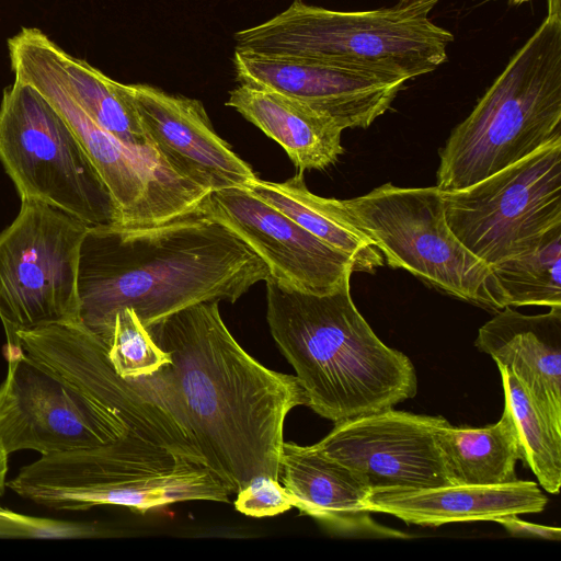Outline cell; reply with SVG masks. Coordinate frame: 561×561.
I'll list each match as a JSON object with an SVG mask.
<instances>
[{"label": "cell", "instance_id": "25", "mask_svg": "<svg viewBox=\"0 0 561 561\" xmlns=\"http://www.w3.org/2000/svg\"><path fill=\"white\" fill-rule=\"evenodd\" d=\"M107 357L115 373L124 379L151 375L169 362V355L129 308L115 316Z\"/></svg>", "mask_w": 561, "mask_h": 561}, {"label": "cell", "instance_id": "13", "mask_svg": "<svg viewBox=\"0 0 561 561\" xmlns=\"http://www.w3.org/2000/svg\"><path fill=\"white\" fill-rule=\"evenodd\" d=\"M239 237L266 264L270 276L297 289L324 294L355 272L353 261L247 187L209 192L198 209Z\"/></svg>", "mask_w": 561, "mask_h": 561}, {"label": "cell", "instance_id": "3", "mask_svg": "<svg viewBox=\"0 0 561 561\" xmlns=\"http://www.w3.org/2000/svg\"><path fill=\"white\" fill-rule=\"evenodd\" d=\"M265 284L271 334L313 412L339 423L394 408L416 394L414 365L381 342L359 313L351 276L324 294L271 276Z\"/></svg>", "mask_w": 561, "mask_h": 561}, {"label": "cell", "instance_id": "10", "mask_svg": "<svg viewBox=\"0 0 561 561\" xmlns=\"http://www.w3.org/2000/svg\"><path fill=\"white\" fill-rule=\"evenodd\" d=\"M88 226L37 201H21L0 232V320L5 347L18 333L80 321L78 267Z\"/></svg>", "mask_w": 561, "mask_h": 561}, {"label": "cell", "instance_id": "12", "mask_svg": "<svg viewBox=\"0 0 561 561\" xmlns=\"http://www.w3.org/2000/svg\"><path fill=\"white\" fill-rule=\"evenodd\" d=\"M447 420L393 408L335 423L313 447L370 490L453 485L435 431Z\"/></svg>", "mask_w": 561, "mask_h": 561}, {"label": "cell", "instance_id": "4", "mask_svg": "<svg viewBox=\"0 0 561 561\" xmlns=\"http://www.w3.org/2000/svg\"><path fill=\"white\" fill-rule=\"evenodd\" d=\"M438 0H398L373 10L339 11L294 2L234 34L236 50L308 59L408 81L447 61L454 34L430 14Z\"/></svg>", "mask_w": 561, "mask_h": 561}, {"label": "cell", "instance_id": "15", "mask_svg": "<svg viewBox=\"0 0 561 561\" xmlns=\"http://www.w3.org/2000/svg\"><path fill=\"white\" fill-rule=\"evenodd\" d=\"M151 146L181 176L208 193L247 187L257 176L220 138L199 100L127 84Z\"/></svg>", "mask_w": 561, "mask_h": 561}, {"label": "cell", "instance_id": "6", "mask_svg": "<svg viewBox=\"0 0 561 561\" xmlns=\"http://www.w3.org/2000/svg\"><path fill=\"white\" fill-rule=\"evenodd\" d=\"M4 353L0 446L8 455L32 449L48 456L137 442L206 465L186 428L163 404L122 411L83 393L22 346Z\"/></svg>", "mask_w": 561, "mask_h": 561}, {"label": "cell", "instance_id": "5", "mask_svg": "<svg viewBox=\"0 0 561 561\" xmlns=\"http://www.w3.org/2000/svg\"><path fill=\"white\" fill-rule=\"evenodd\" d=\"M561 141V15L545 18L439 152L437 186L460 190Z\"/></svg>", "mask_w": 561, "mask_h": 561}, {"label": "cell", "instance_id": "22", "mask_svg": "<svg viewBox=\"0 0 561 561\" xmlns=\"http://www.w3.org/2000/svg\"><path fill=\"white\" fill-rule=\"evenodd\" d=\"M453 485H496L517 479L519 448L510 414L483 427L453 426L448 421L435 431Z\"/></svg>", "mask_w": 561, "mask_h": 561}, {"label": "cell", "instance_id": "21", "mask_svg": "<svg viewBox=\"0 0 561 561\" xmlns=\"http://www.w3.org/2000/svg\"><path fill=\"white\" fill-rule=\"evenodd\" d=\"M247 188L295 220L328 245L347 255L355 272L375 273L383 265V255L347 217L341 199L310 192L304 172L284 182L254 179Z\"/></svg>", "mask_w": 561, "mask_h": 561}, {"label": "cell", "instance_id": "26", "mask_svg": "<svg viewBox=\"0 0 561 561\" xmlns=\"http://www.w3.org/2000/svg\"><path fill=\"white\" fill-rule=\"evenodd\" d=\"M101 534L94 524L28 516L0 505V538L81 539Z\"/></svg>", "mask_w": 561, "mask_h": 561}, {"label": "cell", "instance_id": "19", "mask_svg": "<svg viewBox=\"0 0 561 561\" xmlns=\"http://www.w3.org/2000/svg\"><path fill=\"white\" fill-rule=\"evenodd\" d=\"M226 105L275 140L299 172L325 169L344 152L333 118L277 92L240 83Z\"/></svg>", "mask_w": 561, "mask_h": 561}, {"label": "cell", "instance_id": "28", "mask_svg": "<svg viewBox=\"0 0 561 561\" xmlns=\"http://www.w3.org/2000/svg\"><path fill=\"white\" fill-rule=\"evenodd\" d=\"M514 537L541 538L559 541L561 529L553 526L538 525L517 518V515L502 517L496 520Z\"/></svg>", "mask_w": 561, "mask_h": 561}, {"label": "cell", "instance_id": "16", "mask_svg": "<svg viewBox=\"0 0 561 561\" xmlns=\"http://www.w3.org/2000/svg\"><path fill=\"white\" fill-rule=\"evenodd\" d=\"M278 481L293 506L329 530L344 536L404 537L371 518L370 490L346 466L319 453L313 445L284 442Z\"/></svg>", "mask_w": 561, "mask_h": 561}, {"label": "cell", "instance_id": "11", "mask_svg": "<svg viewBox=\"0 0 561 561\" xmlns=\"http://www.w3.org/2000/svg\"><path fill=\"white\" fill-rule=\"evenodd\" d=\"M442 197L450 230L474 256L490 266L517 255L561 225V141Z\"/></svg>", "mask_w": 561, "mask_h": 561}, {"label": "cell", "instance_id": "17", "mask_svg": "<svg viewBox=\"0 0 561 561\" xmlns=\"http://www.w3.org/2000/svg\"><path fill=\"white\" fill-rule=\"evenodd\" d=\"M474 345L512 371L561 427V306L535 316L505 307L479 329Z\"/></svg>", "mask_w": 561, "mask_h": 561}, {"label": "cell", "instance_id": "24", "mask_svg": "<svg viewBox=\"0 0 561 561\" xmlns=\"http://www.w3.org/2000/svg\"><path fill=\"white\" fill-rule=\"evenodd\" d=\"M504 389V410L515 431L519 460L536 476L545 491L558 494L561 485V427L537 407L516 376L497 365Z\"/></svg>", "mask_w": 561, "mask_h": 561}, {"label": "cell", "instance_id": "2", "mask_svg": "<svg viewBox=\"0 0 561 561\" xmlns=\"http://www.w3.org/2000/svg\"><path fill=\"white\" fill-rule=\"evenodd\" d=\"M270 276L239 237L198 210L144 228L88 227L80 248V322L108 347L115 316L145 328L204 301H237Z\"/></svg>", "mask_w": 561, "mask_h": 561}, {"label": "cell", "instance_id": "18", "mask_svg": "<svg viewBox=\"0 0 561 561\" xmlns=\"http://www.w3.org/2000/svg\"><path fill=\"white\" fill-rule=\"evenodd\" d=\"M547 502L536 482L516 480L496 485L379 489L370 491L367 506L371 513L390 514L407 524L437 527L539 513Z\"/></svg>", "mask_w": 561, "mask_h": 561}, {"label": "cell", "instance_id": "31", "mask_svg": "<svg viewBox=\"0 0 561 561\" xmlns=\"http://www.w3.org/2000/svg\"><path fill=\"white\" fill-rule=\"evenodd\" d=\"M513 3L515 4H520V3H524V2H527V1H530V0H511Z\"/></svg>", "mask_w": 561, "mask_h": 561}, {"label": "cell", "instance_id": "8", "mask_svg": "<svg viewBox=\"0 0 561 561\" xmlns=\"http://www.w3.org/2000/svg\"><path fill=\"white\" fill-rule=\"evenodd\" d=\"M14 80L36 89L66 121L110 191L119 226L144 228L198 209L207 191L178 174L153 147L126 145L96 125L16 33L8 39Z\"/></svg>", "mask_w": 561, "mask_h": 561}, {"label": "cell", "instance_id": "20", "mask_svg": "<svg viewBox=\"0 0 561 561\" xmlns=\"http://www.w3.org/2000/svg\"><path fill=\"white\" fill-rule=\"evenodd\" d=\"M18 33L96 125L126 145L152 147L127 84L115 81L88 61L70 55L39 28L22 27Z\"/></svg>", "mask_w": 561, "mask_h": 561}, {"label": "cell", "instance_id": "27", "mask_svg": "<svg viewBox=\"0 0 561 561\" xmlns=\"http://www.w3.org/2000/svg\"><path fill=\"white\" fill-rule=\"evenodd\" d=\"M236 495V510L251 517L276 516L294 507L285 488L268 476L252 478Z\"/></svg>", "mask_w": 561, "mask_h": 561}, {"label": "cell", "instance_id": "1", "mask_svg": "<svg viewBox=\"0 0 561 561\" xmlns=\"http://www.w3.org/2000/svg\"><path fill=\"white\" fill-rule=\"evenodd\" d=\"M146 329L169 362L136 379L186 428L230 493L256 476L278 480L285 419L306 405L297 378L248 354L218 301L192 305Z\"/></svg>", "mask_w": 561, "mask_h": 561}, {"label": "cell", "instance_id": "14", "mask_svg": "<svg viewBox=\"0 0 561 561\" xmlns=\"http://www.w3.org/2000/svg\"><path fill=\"white\" fill-rule=\"evenodd\" d=\"M241 84L267 89L333 118L343 129L368 128L390 107L405 81L335 65L236 50Z\"/></svg>", "mask_w": 561, "mask_h": 561}, {"label": "cell", "instance_id": "7", "mask_svg": "<svg viewBox=\"0 0 561 561\" xmlns=\"http://www.w3.org/2000/svg\"><path fill=\"white\" fill-rule=\"evenodd\" d=\"M0 162L21 201L88 227L119 224L110 191L66 121L33 87L13 81L0 102Z\"/></svg>", "mask_w": 561, "mask_h": 561}, {"label": "cell", "instance_id": "30", "mask_svg": "<svg viewBox=\"0 0 561 561\" xmlns=\"http://www.w3.org/2000/svg\"><path fill=\"white\" fill-rule=\"evenodd\" d=\"M549 15L559 14L561 15V0H547Z\"/></svg>", "mask_w": 561, "mask_h": 561}, {"label": "cell", "instance_id": "29", "mask_svg": "<svg viewBox=\"0 0 561 561\" xmlns=\"http://www.w3.org/2000/svg\"><path fill=\"white\" fill-rule=\"evenodd\" d=\"M8 457L9 455L0 446V494L3 493L5 486V477L8 472Z\"/></svg>", "mask_w": 561, "mask_h": 561}, {"label": "cell", "instance_id": "9", "mask_svg": "<svg viewBox=\"0 0 561 561\" xmlns=\"http://www.w3.org/2000/svg\"><path fill=\"white\" fill-rule=\"evenodd\" d=\"M351 221L381 252L431 287L489 308L490 267L468 251L450 230L440 188L391 183L341 199Z\"/></svg>", "mask_w": 561, "mask_h": 561}, {"label": "cell", "instance_id": "23", "mask_svg": "<svg viewBox=\"0 0 561 561\" xmlns=\"http://www.w3.org/2000/svg\"><path fill=\"white\" fill-rule=\"evenodd\" d=\"M489 267V308L561 306V225L530 249Z\"/></svg>", "mask_w": 561, "mask_h": 561}]
</instances>
